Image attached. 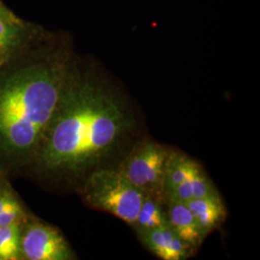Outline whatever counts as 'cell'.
Returning <instances> with one entry per match:
<instances>
[{"label":"cell","instance_id":"1","mask_svg":"<svg viewBox=\"0 0 260 260\" xmlns=\"http://www.w3.org/2000/svg\"><path fill=\"white\" fill-rule=\"evenodd\" d=\"M134 126L120 90L94 68L73 62L35 156L47 172L78 175L107 157Z\"/></svg>","mask_w":260,"mask_h":260},{"label":"cell","instance_id":"2","mask_svg":"<svg viewBox=\"0 0 260 260\" xmlns=\"http://www.w3.org/2000/svg\"><path fill=\"white\" fill-rule=\"evenodd\" d=\"M17 60L0 70V156L10 160L35 156L74 62L64 45Z\"/></svg>","mask_w":260,"mask_h":260},{"label":"cell","instance_id":"3","mask_svg":"<svg viewBox=\"0 0 260 260\" xmlns=\"http://www.w3.org/2000/svg\"><path fill=\"white\" fill-rule=\"evenodd\" d=\"M83 196L93 208L111 213L133 226L145 195L117 170L102 169L88 177Z\"/></svg>","mask_w":260,"mask_h":260},{"label":"cell","instance_id":"4","mask_svg":"<svg viewBox=\"0 0 260 260\" xmlns=\"http://www.w3.org/2000/svg\"><path fill=\"white\" fill-rule=\"evenodd\" d=\"M170 149L153 142L137 144L116 170L144 195L165 203L164 174Z\"/></svg>","mask_w":260,"mask_h":260},{"label":"cell","instance_id":"5","mask_svg":"<svg viewBox=\"0 0 260 260\" xmlns=\"http://www.w3.org/2000/svg\"><path fill=\"white\" fill-rule=\"evenodd\" d=\"M20 254L28 260H71L75 255L55 228L44 223H30L20 233Z\"/></svg>","mask_w":260,"mask_h":260},{"label":"cell","instance_id":"6","mask_svg":"<svg viewBox=\"0 0 260 260\" xmlns=\"http://www.w3.org/2000/svg\"><path fill=\"white\" fill-rule=\"evenodd\" d=\"M34 38V31L14 14H0V70L19 59Z\"/></svg>","mask_w":260,"mask_h":260},{"label":"cell","instance_id":"7","mask_svg":"<svg viewBox=\"0 0 260 260\" xmlns=\"http://www.w3.org/2000/svg\"><path fill=\"white\" fill-rule=\"evenodd\" d=\"M137 233L142 243L160 259L184 260L195 251L174 233L169 224L137 231Z\"/></svg>","mask_w":260,"mask_h":260},{"label":"cell","instance_id":"8","mask_svg":"<svg viewBox=\"0 0 260 260\" xmlns=\"http://www.w3.org/2000/svg\"><path fill=\"white\" fill-rule=\"evenodd\" d=\"M165 204L167 205L166 215L169 226L194 251L199 249L205 240V235L189 207L183 203L171 201H166Z\"/></svg>","mask_w":260,"mask_h":260},{"label":"cell","instance_id":"9","mask_svg":"<svg viewBox=\"0 0 260 260\" xmlns=\"http://www.w3.org/2000/svg\"><path fill=\"white\" fill-rule=\"evenodd\" d=\"M186 205L194 215L205 236L218 229L226 217V209L219 193L193 199L186 203Z\"/></svg>","mask_w":260,"mask_h":260},{"label":"cell","instance_id":"10","mask_svg":"<svg viewBox=\"0 0 260 260\" xmlns=\"http://www.w3.org/2000/svg\"><path fill=\"white\" fill-rule=\"evenodd\" d=\"M203 168L183 153L170 150L164 174V196L175 187L202 174Z\"/></svg>","mask_w":260,"mask_h":260},{"label":"cell","instance_id":"11","mask_svg":"<svg viewBox=\"0 0 260 260\" xmlns=\"http://www.w3.org/2000/svg\"><path fill=\"white\" fill-rule=\"evenodd\" d=\"M163 205L164 203L155 197L144 196L136 222L133 225L136 232L168 225L167 215Z\"/></svg>","mask_w":260,"mask_h":260},{"label":"cell","instance_id":"12","mask_svg":"<svg viewBox=\"0 0 260 260\" xmlns=\"http://www.w3.org/2000/svg\"><path fill=\"white\" fill-rule=\"evenodd\" d=\"M20 233L19 224L0 225V260L19 259Z\"/></svg>","mask_w":260,"mask_h":260},{"label":"cell","instance_id":"13","mask_svg":"<svg viewBox=\"0 0 260 260\" xmlns=\"http://www.w3.org/2000/svg\"><path fill=\"white\" fill-rule=\"evenodd\" d=\"M22 217V209L19 203L13 198L1 211H0V225L19 224Z\"/></svg>","mask_w":260,"mask_h":260},{"label":"cell","instance_id":"14","mask_svg":"<svg viewBox=\"0 0 260 260\" xmlns=\"http://www.w3.org/2000/svg\"><path fill=\"white\" fill-rule=\"evenodd\" d=\"M14 197L10 195L9 193H1L0 194V211L6 206V205L9 204L10 201L13 199Z\"/></svg>","mask_w":260,"mask_h":260},{"label":"cell","instance_id":"15","mask_svg":"<svg viewBox=\"0 0 260 260\" xmlns=\"http://www.w3.org/2000/svg\"><path fill=\"white\" fill-rule=\"evenodd\" d=\"M8 13H11V12L0 1V14H8Z\"/></svg>","mask_w":260,"mask_h":260}]
</instances>
